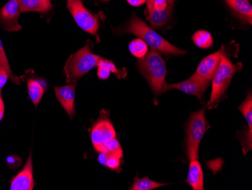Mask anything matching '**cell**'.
<instances>
[{
  "label": "cell",
  "instance_id": "7",
  "mask_svg": "<svg viewBox=\"0 0 252 190\" xmlns=\"http://www.w3.org/2000/svg\"><path fill=\"white\" fill-rule=\"evenodd\" d=\"M116 138V130L110 120L103 118L97 120L91 130V140L96 151H102L104 145Z\"/></svg>",
  "mask_w": 252,
  "mask_h": 190
},
{
  "label": "cell",
  "instance_id": "16",
  "mask_svg": "<svg viewBox=\"0 0 252 190\" xmlns=\"http://www.w3.org/2000/svg\"><path fill=\"white\" fill-rule=\"evenodd\" d=\"M18 2L21 13L28 12L45 13L53 7L50 0H18Z\"/></svg>",
  "mask_w": 252,
  "mask_h": 190
},
{
  "label": "cell",
  "instance_id": "25",
  "mask_svg": "<svg viewBox=\"0 0 252 190\" xmlns=\"http://www.w3.org/2000/svg\"><path fill=\"white\" fill-rule=\"evenodd\" d=\"M8 77L10 76L8 72L5 70V68L0 64V90H2V88L6 84Z\"/></svg>",
  "mask_w": 252,
  "mask_h": 190
},
{
  "label": "cell",
  "instance_id": "8",
  "mask_svg": "<svg viewBox=\"0 0 252 190\" xmlns=\"http://www.w3.org/2000/svg\"><path fill=\"white\" fill-rule=\"evenodd\" d=\"M18 0H9L0 10V25L8 32H16L21 29L19 24L21 15Z\"/></svg>",
  "mask_w": 252,
  "mask_h": 190
},
{
  "label": "cell",
  "instance_id": "18",
  "mask_svg": "<svg viewBox=\"0 0 252 190\" xmlns=\"http://www.w3.org/2000/svg\"><path fill=\"white\" fill-rule=\"evenodd\" d=\"M192 40L201 49H209L213 46V38L210 33L206 31H196L192 37Z\"/></svg>",
  "mask_w": 252,
  "mask_h": 190
},
{
  "label": "cell",
  "instance_id": "1",
  "mask_svg": "<svg viewBox=\"0 0 252 190\" xmlns=\"http://www.w3.org/2000/svg\"><path fill=\"white\" fill-rule=\"evenodd\" d=\"M114 32L119 35H135L143 39L151 49L167 56H178L187 53L186 51L178 49L160 36L135 14H132L124 25L115 28Z\"/></svg>",
  "mask_w": 252,
  "mask_h": 190
},
{
  "label": "cell",
  "instance_id": "30",
  "mask_svg": "<svg viewBox=\"0 0 252 190\" xmlns=\"http://www.w3.org/2000/svg\"><path fill=\"white\" fill-rule=\"evenodd\" d=\"M4 113H5V105H4L2 93H1V90H0V121H1L2 117H3Z\"/></svg>",
  "mask_w": 252,
  "mask_h": 190
},
{
  "label": "cell",
  "instance_id": "29",
  "mask_svg": "<svg viewBox=\"0 0 252 190\" xmlns=\"http://www.w3.org/2000/svg\"><path fill=\"white\" fill-rule=\"evenodd\" d=\"M109 153L105 152H101L98 155V161L102 165L106 166L107 158H108Z\"/></svg>",
  "mask_w": 252,
  "mask_h": 190
},
{
  "label": "cell",
  "instance_id": "14",
  "mask_svg": "<svg viewBox=\"0 0 252 190\" xmlns=\"http://www.w3.org/2000/svg\"><path fill=\"white\" fill-rule=\"evenodd\" d=\"M173 10L174 5H170L168 4V6L165 9H153L150 13L146 15L151 26L155 29H158L168 25V22L172 18Z\"/></svg>",
  "mask_w": 252,
  "mask_h": 190
},
{
  "label": "cell",
  "instance_id": "12",
  "mask_svg": "<svg viewBox=\"0 0 252 190\" xmlns=\"http://www.w3.org/2000/svg\"><path fill=\"white\" fill-rule=\"evenodd\" d=\"M75 91L76 83L55 87L57 99L70 117L75 114Z\"/></svg>",
  "mask_w": 252,
  "mask_h": 190
},
{
  "label": "cell",
  "instance_id": "34",
  "mask_svg": "<svg viewBox=\"0 0 252 190\" xmlns=\"http://www.w3.org/2000/svg\"><path fill=\"white\" fill-rule=\"evenodd\" d=\"M102 2H107V1H110V0H100Z\"/></svg>",
  "mask_w": 252,
  "mask_h": 190
},
{
  "label": "cell",
  "instance_id": "5",
  "mask_svg": "<svg viewBox=\"0 0 252 190\" xmlns=\"http://www.w3.org/2000/svg\"><path fill=\"white\" fill-rule=\"evenodd\" d=\"M205 109L206 106L196 113H192L187 123V154L189 160L199 158V145L208 130Z\"/></svg>",
  "mask_w": 252,
  "mask_h": 190
},
{
  "label": "cell",
  "instance_id": "24",
  "mask_svg": "<svg viewBox=\"0 0 252 190\" xmlns=\"http://www.w3.org/2000/svg\"><path fill=\"white\" fill-rule=\"evenodd\" d=\"M106 166L110 169L115 171L120 167V158L117 155L109 154Z\"/></svg>",
  "mask_w": 252,
  "mask_h": 190
},
{
  "label": "cell",
  "instance_id": "32",
  "mask_svg": "<svg viewBox=\"0 0 252 190\" xmlns=\"http://www.w3.org/2000/svg\"><path fill=\"white\" fill-rule=\"evenodd\" d=\"M154 0H146V3H147V10H146V15L150 13L154 8Z\"/></svg>",
  "mask_w": 252,
  "mask_h": 190
},
{
  "label": "cell",
  "instance_id": "20",
  "mask_svg": "<svg viewBox=\"0 0 252 190\" xmlns=\"http://www.w3.org/2000/svg\"><path fill=\"white\" fill-rule=\"evenodd\" d=\"M130 52L137 59H143L148 52V46L143 39H136L130 42Z\"/></svg>",
  "mask_w": 252,
  "mask_h": 190
},
{
  "label": "cell",
  "instance_id": "6",
  "mask_svg": "<svg viewBox=\"0 0 252 190\" xmlns=\"http://www.w3.org/2000/svg\"><path fill=\"white\" fill-rule=\"evenodd\" d=\"M66 6L79 28L90 35L97 34L100 26L99 18L85 7L82 0H67Z\"/></svg>",
  "mask_w": 252,
  "mask_h": 190
},
{
  "label": "cell",
  "instance_id": "4",
  "mask_svg": "<svg viewBox=\"0 0 252 190\" xmlns=\"http://www.w3.org/2000/svg\"><path fill=\"white\" fill-rule=\"evenodd\" d=\"M236 71L237 66L223 54L219 69L212 79V94L206 109H212L218 107L230 86Z\"/></svg>",
  "mask_w": 252,
  "mask_h": 190
},
{
  "label": "cell",
  "instance_id": "22",
  "mask_svg": "<svg viewBox=\"0 0 252 190\" xmlns=\"http://www.w3.org/2000/svg\"><path fill=\"white\" fill-rule=\"evenodd\" d=\"M101 152H105L109 153V154L118 156L120 158H123V152L121 145L116 138L112 139V140L107 141L104 145Z\"/></svg>",
  "mask_w": 252,
  "mask_h": 190
},
{
  "label": "cell",
  "instance_id": "19",
  "mask_svg": "<svg viewBox=\"0 0 252 190\" xmlns=\"http://www.w3.org/2000/svg\"><path fill=\"white\" fill-rule=\"evenodd\" d=\"M166 185H168V184H160V183L155 182V181L150 180L147 177H144V178L136 177L134 178V183L130 187L129 190H152Z\"/></svg>",
  "mask_w": 252,
  "mask_h": 190
},
{
  "label": "cell",
  "instance_id": "13",
  "mask_svg": "<svg viewBox=\"0 0 252 190\" xmlns=\"http://www.w3.org/2000/svg\"><path fill=\"white\" fill-rule=\"evenodd\" d=\"M238 18L244 23L252 24V7L249 0H225Z\"/></svg>",
  "mask_w": 252,
  "mask_h": 190
},
{
  "label": "cell",
  "instance_id": "17",
  "mask_svg": "<svg viewBox=\"0 0 252 190\" xmlns=\"http://www.w3.org/2000/svg\"><path fill=\"white\" fill-rule=\"evenodd\" d=\"M28 95L34 106L37 107L45 93V86L40 80L29 79L28 80Z\"/></svg>",
  "mask_w": 252,
  "mask_h": 190
},
{
  "label": "cell",
  "instance_id": "26",
  "mask_svg": "<svg viewBox=\"0 0 252 190\" xmlns=\"http://www.w3.org/2000/svg\"><path fill=\"white\" fill-rule=\"evenodd\" d=\"M97 67L105 68V69H108L109 71L113 72V73L117 74V72H118V70H117V68H116L115 65H114L113 62H110V61L105 60V59H100Z\"/></svg>",
  "mask_w": 252,
  "mask_h": 190
},
{
  "label": "cell",
  "instance_id": "3",
  "mask_svg": "<svg viewBox=\"0 0 252 190\" xmlns=\"http://www.w3.org/2000/svg\"><path fill=\"white\" fill-rule=\"evenodd\" d=\"M101 59L92 52L89 43L72 54L66 61L63 69L66 82L68 83H76L82 76L97 67Z\"/></svg>",
  "mask_w": 252,
  "mask_h": 190
},
{
  "label": "cell",
  "instance_id": "33",
  "mask_svg": "<svg viewBox=\"0 0 252 190\" xmlns=\"http://www.w3.org/2000/svg\"><path fill=\"white\" fill-rule=\"evenodd\" d=\"M175 0H167L168 5H174V4H175Z\"/></svg>",
  "mask_w": 252,
  "mask_h": 190
},
{
  "label": "cell",
  "instance_id": "23",
  "mask_svg": "<svg viewBox=\"0 0 252 190\" xmlns=\"http://www.w3.org/2000/svg\"><path fill=\"white\" fill-rule=\"evenodd\" d=\"M0 64L5 68V70L8 72L10 78L14 83L16 84H19L20 80L19 78L17 77L14 75L13 72L11 71V67H10L9 63H8V59H7L6 54H5V50H4L3 46H2V41L0 39Z\"/></svg>",
  "mask_w": 252,
  "mask_h": 190
},
{
  "label": "cell",
  "instance_id": "10",
  "mask_svg": "<svg viewBox=\"0 0 252 190\" xmlns=\"http://www.w3.org/2000/svg\"><path fill=\"white\" fill-rule=\"evenodd\" d=\"M224 54L223 50L219 51L215 53L208 55L207 57L202 59V62L198 65L195 75L208 81H212L214 76L216 74L222 55Z\"/></svg>",
  "mask_w": 252,
  "mask_h": 190
},
{
  "label": "cell",
  "instance_id": "2",
  "mask_svg": "<svg viewBox=\"0 0 252 190\" xmlns=\"http://www.w3.org/2000/svg\"><path fill=\"white\" fill-rule=\"evenodd\" d=\"M137 69L146 78L156 96L168 91L165 81L166 66L159 52L152 49L148 51L147 55L137 62Z\"/></svg>",
  "mask_w": 252,
  "mask_h": 190
},
{
  "label": "cell",
  "instance_id": "15",
  "mask_svg": "<svg viewBox=\"0 0 252 190\" xmlns=\"http://www.w3.org/2000/svg\"><path fill=\"white\" fill-rule=\"evenodd\" d=\"M187 182L193 190H203V171L200 162L198 159L190 160Z\"/></svg>",
  "mask_w": 252,
  "mask_h": 190
},
{
  "label": "cell",
  "instance_id": "27",
  "mask_svg": "<svg viewBox=\"0 0 252 190\" xmlns=\"http://www.w3.org/2000/svg\"><path fill=\"white\" fill-rule=\"evenodd\" d=\"M111 72L108 69L103 68V67H98L97 69V76L100 78V80H107V78L110 76Z\"/></svg>",
  "mask_w": 252,
  "mask_h": 190
},
{
  "label": "cell",
  "instance_id": "31",
  "mask_svg": "<svg viewBox=\"0 0 252 190\" xmlns=\"http://www.w3.org/2000/svg\"><path fill=\"white\" fill-rule=\"evenodd\" d=\"M127 2L134 7H138L145 3L146 0H127Z\"/></svg>",
  "mask_w": 252,
  "mask_h": 190
},
{
  "label": "cell",
  "instance_id": "11",
  "mask_svg": "<svg viewBox=\"0 0 252 190\" xmlns=\"http://www.w3.org/2000/svg\"><path fill=\"white\" fill-rule=\"evenodd\" d=\"M33 168H32V155L30 154L25 167L11 180V190H33Z\"/></svg>",
  "mask_w": 252,
  "mask_h": 190
},
{
  "label": "cell",
  "instance_id": "9",
  "mask_svg": "<svg viewBox=\"0 0 252 190\" xmlns=\"http://www.w3.org/2000/svg\"><path fill=\"white\" fill-rule=\"evenodd\" d=\"M210 83V81L204 80L193 74L190 77L188 78V80L173 83V84H168V90L173 89H178L185 94L196 96L199 100H202L204 93L209 87Z\"/></svg>",
  "mask_w": 252,
  "mask_h": 190
},
{
  "label": "cell",
  "instance_id": "28",
  "mask_svg": "<svg viewBox=\"0 0 252 190\" xmlns=\"http://www.w3.org/2000/svg\"><path fill=\"white\" fill-rule=\"evenodd\" d=\"M168 6L167 0H154L153 9L163 10Z\"/></svg>",
  "mask_w": 252,
  "mask_h": 190
},
{
  "label": "cell",
  "instance_id": "21",
  "mask_svg": "<svg viewBox=\"0 0 252 190\" xmlns=\"http://www.w3.org/2000/svg\"><path fill=\"white\" fill-rule=\"evenodd\" d=\"M239 111L244 115L249 126V132L252 133V93H249L246 100L239 107Z\"/></svg>",
  "mask_w": 252,
  "mask_h": 190
}]
</instances>
